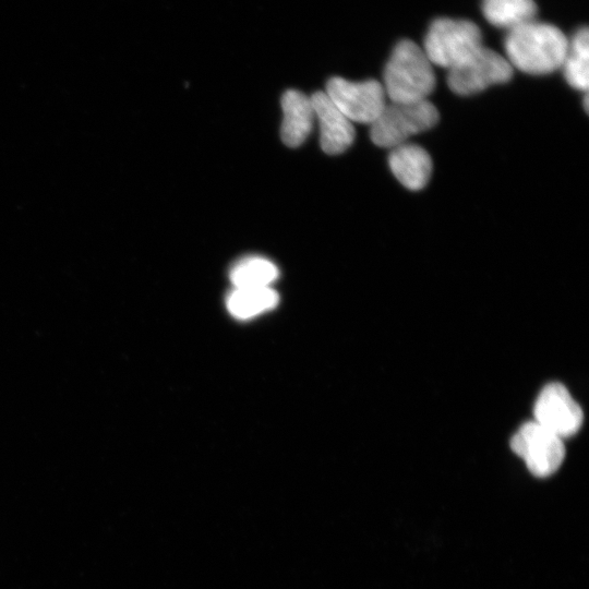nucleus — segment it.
Instances as JSON below:
<instances>
[{"instance_id": "f257e3e1", "label": "nucleus", "mask_w": 589, "mask_h": 589, "mask_svg": "<svg viewBox=\"0 0 589 589\" xmlns=\"http://www.w3.org/2000/svg\"><path fill=\"white\" fill-rule=\"evenodd\" d=\"M569 39L556 26L531 20L508 31L504 47L513 68L527 74H549L562 67Z\"/></svg>"}, {"instance_id": "f03ea898", "label": "nucleus", "mask_w": 589, "mask_h": 589, "mask_svg": "<svg viewBox=\"0 0 589 589\" xmlns=\"http://www.w3.org/2000/svg\"><path fill=\"white\" fill-rule=\"evenodd\" d=\"M383 87L392 103L425 100L436 84L433 64L423 49L410 39L400 40L384 69Z\"/></svg>"}, {"instance_id": "7ed1b4c3", "label": "nucleus", "mask_w": 589, "mask_h": 589, "mask_svg": "<svg viewBox=\"0 0 589 589\" xmlns=\"http://www.w3.org/2000/svg\"><path fill=\"white\" fill-rule=\"evenodd\" d=\"M438 121L436 107L429 101L389 103L371 123L372 142L384 148H395L418 133L433 128Z\"/></svg>"}, {"instance_id": "20e7f679", "label": "nucleus", "mask_w": 589, "mask_h": 589, "mask_svg": "<svg viewBox=\"0 0 589 589\" xmlns=\"http://www.w3.org/2000/svg\"><path fill=\"white\" fill-rule=\"evenodd\" d=\"M481 46V31L472 21L440 17L431 23L422 49L433 65L449 70Z\"/></svg>"}, {"instance_id": "39448f33", "label": "nucleus", "mask_w": 589, "mask_h": 589, "mask_svg": "<svg viewBox=\"0 0 589 589\" xmlns=\"http://www.w3.org/2000/svg\"><path fill=\"white\" fill-rule=\"evenodd\" d=\"M514 68L506 57L481 46L467 59L448 70L446 82L457 95L470 96L495 84L508 82Z\"/></svg>"}, {"instance_id": "423d86ee", "label": "nucleus", "mask_w": 589, "mask_h": 589, "mask_svg": "<svg viewBox=\"0 0 589 589\" xmlns=\"http://www.w3.org/2000/svg\"><path fill=\"white\" fill-rule=\"evenodd\" d=\"M513 452L536 477H549L562 465L565 457L563 438L536 421L522 424L510 440Z\"/></svg>"}, {"instance_id": "0eeeda50", "label": "nucleus", "mask_w": 589, "mask_h": 589, "mask_svg": "<svg viewBox=\"0 0 589 589\" xmlns=\"http://www.w3.org/2000/svg\"><path fill=\"white\" fill-rule=\"evenodd\" d=\"M325 93L352 123H373L386 106L383 84L376 80L352 82L335 76Z\"/></svg>"}, {"instance_id": "6e6552de", "label": "nucleus", "mask_w": 589, "mask_h": 589, "mask_svg": "<svg viewBox=\"0 0 589 589\" xmlns=\"http://www.w3.org/2000/svg\"><path fill=\"white\" fill-rule=\"evenodd\" d=\"M533 414V421L563 440L577 433L584 421L580 406L561 383H550L542 388Z\"/></svg>"}, {"instance_id": "1a4fd4ad", "label": "nucleus", "mask_w": 589, "mask_h": 589, "mask_svg": "<svg viewBox=\"0 0 589 589\" xmlns=\"http://www.w3.org/2000/svg\"><path fill=\"white\" fill-rule=\"evenodd\" d=\"M310 98L320 125L322 149L329 155L344 153L354 141L356 131L352 122L334 105L325 92H316Z\"/></svg>"}, {"instance_id": "9d476101", "label": "nucleus", "mask_w": 589, "mask_h": 589, "mask_svg": "<svg viewBox=\"0 0 589 589\" xmlns=\"http://www.w3.org/2000/svg\"><path fill=\"white\" fill-rule=\"evenodd\" d=\"M283 122L280 137L289 147H298L310 135L315 113L310 97L296 89H288L281 100Z\"/></svg>"}, {"instance_id": "9b49d317", "label": "nucleus", "mask_w": 589, "mask_h": 589, "mask_svg": "<svg viewBox=\"0 0 589 589\" xmlns=\"http://www.w3.org/2000/svg\"><path fill=\"white\" fill-rule=\"evenodd\" d=\"M389 168L395 178L407 189H423L432 173V160L428 152L416 144H402L392 149Z\"/></svg>"}, {"instance_id": "f8f14e48", "label": "nucleus", "mask_w": 589, "mask_h": 589, "mask_svg": "<svg viewBox=\"0 0 589 589\" xmlns=\"http://www.w3.org/2000/svg\"><path fill=\"white\" fill-rule=\"evenodd\" d=\"M278 294L272 287L235 288L227 297L228 311L238 318H251L278 303Z\"/></svg>"}, {"instance_id": "ddd939ff", "label": "nucleus", "mask_w": 589, "mask_h": 589, "mask_svg": "<svg viewBox=\"0 0 589 589\" xmlns=\"http://www.w3.org/2000/svg\"><path fill=\"white\" fill-rule=\"evenodd\" d=\"M482 12L490 24L509 31L533 20L537 7L533 0H483Z\"/></svg>"}, {"instance_id": "4468645a", "label": "nucleus", "mask_w": 589, "mask_h": 589, "mask_svg": "<svg viewBox=\"0 0 589 589\" xmlns=\"http://www.w3.org/2000/svg\"><path fill=\"white\" fill-rule=\"evenodd\" d=\"M589 33L584 27L576 32L568 41L567 51L562 63L567 83L575 89L587 92L589 83Z\"/></svg>"}, {"instance_id": "2eb2a0df", "label": "nucleus", "mask_w": 589, "mask_h": 589, "mask_svg": "<svg viewBox=\"0 0 589 589\" xmlns=\"http://www.w3.org/2000/svg\"><path fill=\"white\" fill-rule=\"evenodd\" d=\"M279 276L277 266L261 256H249L238 261L230 271L235 288L271 287Z\"/></svg>"}]
</instances>
